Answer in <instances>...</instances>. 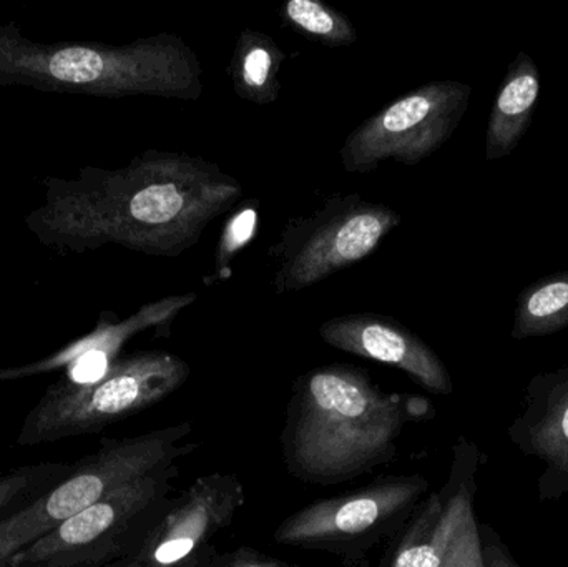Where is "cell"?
<instances>
[{
	"mask_svg": "<svg viewBox=\"0 0 568 567\" xmlns=\"http://www.w3.org/2000/svg\"><path fill=\"white\" fill-rule=\"evenodd\" d=\"M42 183L45 200L26 225L60 255L120 245L179 256L243 199L242 183L215 163L159 150L122 169L87 166L73 179L47 176Z\"/></svg>",
	"mask_w": 568,
	"mask_h": 567,
	"instance_id": "1",
	"label": "cell"
},
{
	"mask_svg": "<svg viewBox=\"0 0 568 567\" xmlns=\"http://www.w3.org/2000/svg\"><path fill=\"white\" fill-rule=\"evenodd\" d=\"M429 402L386 393L364 369L327 365L294 383L283 429L287 472L310 485L353 482L393 462L407 423Z\"/></svg>",
	"mask_w": 568,
	"mask_h": 567,
	"instance_id": "2",
	"label": "cell"
},
{
	"mask_svg": "<svg viewBox=\"0 0 568 567\" xmlns=\"http://www.w3.org/2000/svg\"><path fill=\"white\" fill-rule=\"evenodd\" d=\"M0 85L105 99L196 100L203 93L199 57L173 33L136 39L126 45L42 43L23 36L16 23L0 26Z\"/></svg>",
	"mask_w": 568,
	"mask_h": 567,
	"instance_id": "3",
	"label": "cell"
},
{
	"mask_svg": "<svg viewBox=\"0 0 568 567\" xmlns=\"http://www.w3.org/2000/svg\"><path fill=\"white\" fill-rule=\"evenodd\" d=\"M192 429V423L185 422L102 442L95 453L75 463L59 485L0 523V567L115 489L175 466L196 448L186 442Z\"/></svg>",
	"mask_w": 568,
	"mask_h": 567,
	"instance_id": "4",
	"label": "cell"
},
{
	"mask_svg": "<svg viewBox=\"0 0 568 567\" xmlns=\"http://www.w3.org/2000/svg\"><path fill=\"white\" fill-rule=\"evenodd\" d=\"M190 366L166 352H140L119 358L100 378L60 379L23 419L19 446L45 445L95 435L172 395L189 379Z\"/></svg>",
	"mask_w": 568,
	"mask_h": 567,
	"instance_id": "5",
	"label": "cell"
},
{
	"mask_svg": "<svg viewBox=\"0 0 568 567\" xmlns=\"http://www.w3.org/2000/svg\"><path fill=\"white\" fill-rule=\"evenodd\" d=\"M400 215L361 195H336L307 216L287 220L270 255L278 262L273 288L301 292L371 255L397 229Z\"/></svg>",
	"mask_w": 568,
	"mask_h": 567,
	"instance_id": "6",
	"label": "cell"
},
{
	"mask_svg": "<svg viewBox=\"0 0 568 567\" xmlns=\"http://www.w3.org/2000/svg\"><path fill=\"white\" fill-rule=\"evenodd\" d=\"M175 466L143 476L93 503L29 548L12 556L3 567H97L110 565L145 539L143 528L159 513Z\"/></svg>",
	"mask_w": 568,
	"mask_h": 567,
	"instance_id": "7",
	"label": "cell"
},
{
	"mask_svg": "<svg viewBox=\"0 0 568 567\" xmlns=\"http://www.w3.org/2000/svg\"><path fill=\"white\" fill-rule=\"evenodd\" d=\"M427 488L429 483L419 475L381 478L357 492L297 509L278 526L273 539L276 545L323 549L356 561L404 526Z\"/></svg>",
	"mask_w": 568,
	"mask_h": 567,
	"instance_id": "8",
	"label": "cell"
},
{
	"mask_svg": "<svg viewBox=\"0 0 568 567\" xmlns=\"http://www.w3.org/2000/svg\"><path fill=\"white\" fill-rule=\"evenodd\" d=\"M473 87L434 80L387 103L347 135L341 162L347 173H369L383 162L417 165L429 159L459 126Z\"/></svg>",
	"mask_w": 568,
	"mask_h": 567,
	"instance_id": "9",
	"label": "cell"
},
{
	"mask_svg": "<svg viewBox=\"0 0 568 567\" xmlns=\"http://www.w3.org/2000/svg\"><path fill=\"white\" fill-rule=\"evenodd\" d=\"M245 502V486L235 475L202 476L150 528L130 563L139 567H199L210 539L235 519Z\"/></svg>",
	"mask_w": 568,
	"mask_h": 567,
	"instance_id": "10",
	"label": "cell"
},
{
	"mask_svg": "<svg viewBox=\"0 0 568 567\" xmlns=\"http://www.w3.org/2000/svg\"><path fill=\"white\" fill-rule=\"evenodd\" d=\"M513 445L542 465L537 492L542 503L568 493V365L534 376L524 408L507 428Z\"/></svg>",
	"mask_w": 568,
	"mask_h": 567,
	"instance_id": "11",
	"label": "cell"
},
{
	"mask_svg": "<svg viewBox=\"0 0 568 567\" xmlns=\"http://www.w3.org/2000/svg\"><path fill=\"white\" fill-rule=\"evenodd\" d=\"M320 336L339 352L400 369L434 395L447 396L454 392L449 369L439 355L416 333L389 316L374 313L337 316L320 326Z\"/></svg>",
	"mask_w": 568,
	"mask_h": 567,
	"instance_id": "12",
	"label": "cell"
},
{
	"mask_svg": "<svg viewBox=\"0 0 568 567\" xmlns=\"http://www.w3.org/2000/svg\"><path fill=\"white\" fill-rule=\"evenodd\" d=\"M195 293L170 296L162 302L143 306L136 315L130 316L125 322L110 323L106 320H100L95 332L90 333L85 338L77 340L75 343L60 350L55 355L49 356L42 362L32 363V365L0 369V382L26 378V376L40 375V373L53 372L59 368L69 369V375L65 378L69 382H93L119 360L120 350L133 335L150 328V326L165 325V323L172 322L176 313L195 302Z\"/></svg>",
	"mask_w": 568,
	"mask_h": 567,
	"instance_id": "13",
	"label": "cell"
},
{
	"mask_svg": "<svg viewBox=\"0 0 568 567\" xmlns=\"http://www.w3.org/2000/svg\"><path fill=\"white\" fill-rule=\"evenodd\" d=\"M540 97V72L527 52L517 53L500 82L486 132V160L506 159L532 123Z\"/></svg>",
	"mask_w": 568,
	"mask_h": 567,
	"instance_id": "14",
	"label": "cell"
},
{
	"mask_svg": "<svg viewBox=\"0 0 568 567\" xmlns=\"http://www.w3.org/2000/svg\"><path fill=\"white\" fill-rule=\"evenodd\" d=\"M387 567H439L450 536L466 513L444 493H434L416 509Z\"/></svg>",
	"mask_w": 568,
	"mask_h": 567,
	"instance_id": "15",
	"label": "cell"
},
{
	"mask_svg": "<svg viewBox=\"0 0 568 567\" xmlns=\"http://www.w3.org/2000/svg\"><path fill=\"white\" fill-rule=\"evenodd\" d=\"M284 60L286 55L275 39L258 30L243 29L229 65L236 95L256 105H272L282 92L280 72Z\"/></svg>",
	"mask_w": 568,
	"mask_h": 567,
	"instance_id": "16",
	"label": "cell"
},
{
	"mask_svg": "<svg viewBox=\"0 0 568 567\" xmlns=\"http://www.w3.org/2000/svg\"><path fill=\"white\" fill-rule=\"evenodd\" d=\"M568 328V270L542 276L517 296L510 336L542 338Z\"/></svg>",
	"mask_w": 568,
	"mask_h": 567,
	"instance_id": "17",
	"label": "cell"
},
{
	"mask_svg": "<svg viewBox=\"0 0 568 567\" xmlns=\"http://www.w3.org/2000/svg\"><path fill=\"white\" fill-rule=\"evenodd\" d=\"M282 17L294 30L326 47H349L357 40L353 22L320 0H287Z\"/></svg>",
	"mask_w": 568,
	"mask_h": 567,
	"instance_id": "18",
	"label": "cell"
},
{
	"mask_svg": "<svg viewBox=\"0 0 568 567\" xmlns=\"http://www.w3.org/2000/svg\"><path fill=\"white\" fill-rule=\"evenodd\" d=\"M72 466L65 463H40L0 476V523L19 515L43 493L59 485L72 472Z\"/></svg>",
	"mask_w": 568,
	"mask_h": 567,
	"instance_id": "19",
	"label": "cell"
},
{
	"mask_svg": "<svg viewBox=\"0 0 568 567\" xmlns=\"http://www.w3.org/2000/svg\"><path fill=\"white\" fill-rule=\"evenodd\" d=\"M439 567H484L476 512H470L450 536Z\"/></svg>",
	"mask_w": 568,
	"mask_h": 567,
	"instance_id": "20",
	"label": "cell"
},
{
	"mask_svg": "<svg viewBox=\"0 0 568 567\" xmlns=\"http://www.w3.org/2000/svg\"><path fill=\"white\" fill-rule=\"evenodd\" d=\"M256 213L255 210L243 212L242 215L236 216L233 223H230L229 232L223 239L222 249H220V269H225L226 263L232 259V253L240 246L245 245L252 236L253 229H255Z\"/></svg>",
	"mask_w": 568,
	"mask_h": 567,
	"instance_id": "21",
	"label": "cell"
},
{
	"mask_svg": "<svg viewBox=\"0 0 568 567\" xmlns=\"http://www.w3.org/2000/svg\"><path fill=\"white\" fill-rule=\"evenodd\" d=\"M484 567H520L504 539L489 525H479Z\"/></svg>",
	"mask_w": 568,
	"mask_h": 567,
	"instance_id": "22",
	"label": "cell"
},
{
	"mask_svg": "<svg viewBox=\"0 0 568 567\" xmlns=\"http://www.w3.org/2000/svg\"><path fill=\"white\" fill-rule=\"evenodd\" d=\"M223 567H287L283 563L275 561V559L265 558V556L258 555V553L252 551V549H239L229 556Z\"/></svg>",
	"mask_w": 568,
	"mask_h": 567,
	"instance_id": "23",
	"label": "cell"
},
{
	"mask_svg": "<svg viewBox=\"0 0 568 567\" xmlns=\"http://www.w3.org/2000/svg\"><path fill=\"white\" fill-rule=\"evenodd\" d=\"M122 567H139L135 565V563H126L125 566H122Z\"/></svg>",
	"mask_w": 568,
	"mask_h": 567,
	"instance_id": "24",
	"label": "cell"
}]
</instances>
